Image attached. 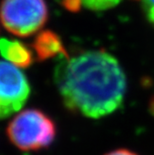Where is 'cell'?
Masks as SVG:
<instances>
[{"label": "cell", "instance_id": "cell-5", "mask_svg": "<svg viewBox=\"0 0 154 155\" xmlns=\"http://www.w3.org/2000/svg\"><path fill=\"white\" fill-rule=\"evenodd\" d=\"M38 61H45L57 55L69 57L62 39L52 30H43L37 36L32 44Z\"/></svg>", "mask_w": 154, "mask_h": 155}, {"label": "cell", "instance_id": "cell-8", "mask_svg": "<svg viewBox=\"0 0 154 155\" xmlns=\"http://www.w3.org/2000/svg\"><path fill=\"white\" fill-rule=\"evenodd\" d=\"M141 3L144 15L150 24L154 26V0H138Z\"/></svg>", "mask_w": 154, "mask_h": 155}, {"label": "cell", "instance_id": "cell-7", "mask_svg": "<svg viewBox=\"0 0 154 155\" xmlns=\"http://www.w3.org/2000/svg\"><path fill=\"white\" fill-rule=\"evenodd\" d=\"M121 0H64L63 5L70 11H78L81 6L93 11H103L115 7Z\"/></svg>", "mask_w": 154, "mask_h": 155}, {"label": "cell", "instance_id": "cell-10", "mask_svg": "<svg viewBox=\"0 0 154 155\" xmlns=\"http://www.w3.org/2000/svg\"><path fill=\"white\" fill-rule=\"evenodd\" d=\"M150 109L152 110V113L154 114V99H153V101L151 102V104H150Z\"/></svg>", "mask_w": 154, "mask_h": 155}, {"label": "cell", "instance_id": "cell-2", "mask_svg": "<svg viewBox=\"0 0 154 155\" xmlns=\"http://www.w3.org/2000/svg\"><path fill=\"white\" fill-rule=\"evenodd\" d=\"M6 135L19 150L37 151L49 147L56 136V125L43 111L36 108L22 110L9 122Z\"/></svg>", "mask_w": 154, "mask_h": 155}, {"label": "cell", "instance_id": "cell-4", "mask_svg": "<svg viewBox=\"0 0 154 155\" xmlns=\"http://www.w3.org/2000/svg\"><path fill=\"white\" fill-rule=\"evenodd\" d=\"M30 94L24 73L11 63L0 61V120L20 110Z\"/></svg>", "mask_w": 154, "mask_h": 155}, {"label": "cell", "instance_id": "cell-9", "mask_svg": "<svg viewBox=\"0 0 154 155\" xmlns=\"http://www.w3.org/2000/svg\"><path fill=\"white\" fill-rule=\"evenodd\" d=\"M105 155H138L136 154L135 152L133 151H130L128 149H116V150H113V151H110Z\"/></svg>", "mask_w": 154, "mask_h": 155}, {"label": "cell", "instance_id": "cell-6", "mask_svg": "<svg viewBox=\"0 0 154 155\" xmlns=\"http://www.w3.org/2000/svg\"><path fill=\"white\" fill-rule=\"evenodd\" d=\"M0 53L16 67L28 68L33 63V54L30 48L18 40L0 39Z\"/></svg>", "mask_w": 154, "mask_h": 155}, {"label": "cell", "instance_id": "cell-1", "mask_svg": "<svg viewBox=\"0 0 154 155\" xmlns=\"http://www.w3.org/2000/svg\"><path fill=\"white\" fill-rule=\"evenodd\" d=\"M54 79L65 107L89 118L113 113L126 93L122 67L103 49L84 51L73 57L61 56Z\"/></svg>", "mask_w": 154, "mask_h": 155}, {"label": "cell", "instance_id": "cell-3", "mask_svg": "<svg viewBox=\"0 0 154 155\" xmlns=\"http://www.w3.org/2000/svg\"><path fill=\"white\" fill-rule=\"evenodd\" d=\"M0 18L4 28L11 34L29 37L47 22V4L45 0H2Z\"/></svg>", "mask_w": 154, "mask_h": 155}]
</instances>
